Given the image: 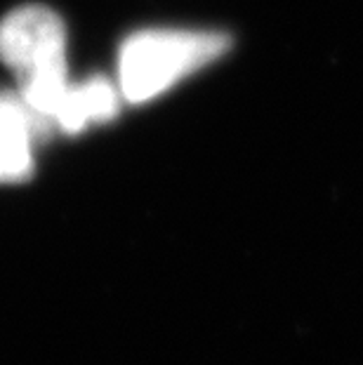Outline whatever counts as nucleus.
Segmentation results:
<instances>
[{
    "label": "nucleus",
    "mask_w": 363,
    "mask_h": 365,
    "mask_svg": "<svg viewBox=\"0 0 363 365\" xmlns=\"http://www.w3.org/2000/svg\"><path fill=\"white\" fill-rule=\"evenodd\" d=\"M0 61L17 76L24 104L52 120L68 88L66 31L59 14L43 5H24L5 14L0 21Z\"/></svg>",
    "instance_id": "1"
},
{
    "label": "nucleus",
    "mask_w": 363,
    "mask_h": 365,
    "mask_svg": "<svg viewBox=\"0 0 363 365\" xmlns=\"http://www.w3.org/2000/svg\"><path fill=\"white\" fill-rule=\"evenodd\" d=\"M227 48L229 38L218 31H142L121 48L118 90L133 104L149 102L222 57Z\"/></svg>",
    "instance_id": "2"
},
{
    "label": "nucleus",
    "mask_w": 363,
    "mask_h": 365,
    "mask_svg": "<svg viewBox=\"0 0 363 365\" xmlns=\"http://www.w3.org/2000/svg\"><path fill=\"white\" fill-rule=\"evenodd\" d=\"M55 128L21 97L0 95V184L29 180L34 173L31 146L45 142Z\"/></svg>",
    "instance_id": "3"
},
{
    "label": "nucleus",
    "mask_w": 363,
    "mask_h": 365,
    "mask_svg": "<svg viewBox=\"0 0 363 365\" xmlns=\"http://www.w3.org/2000/svg\"><path fill=\"white\" fill-rule=\"evenodd\" d=\"M118 106L121 90L104 76H95V78H88L78 85L68 83L52 120L61 132L76 135V132L88 128L90 123H106L116 118Z\"/></svg>",
    "instance_id": "4"
}]
</instances>
